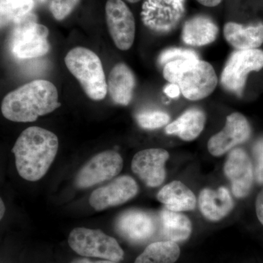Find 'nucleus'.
Masks as SVG:
<instances>
[{
    "mask_svg": "<svg viewBox=\"0 0 263 263\" xmlns=\"http://www.w3.org/2000/svg\"><path fill=\"white\" fill-rule=\"evenodd\" d=\"M186 0H145L141 19L151 30L160 34L177 27L185 14Z\"/></svg>",
    "mask_w": 263,
    "mask_h": 263,
    "instance_id": "8",
    "label": "nucleus"
},
{
    "mask_svg": "<svg viewBox=\"0 0 263 263\" xmlns=\"http://www.w3.org/2000/svg\"><path fill=\"white\" fill-rule=\"evenodd\" d=\"M126 1L128 2L129 3H138V2L141 1V0H126Z\"/></svg>",
    "mask_w": 263,
    "mask_h": 263,
    "instance_id": "34",
    "label": "nucleus"
},
{
    "mask_svg": "<svg viewBox=\"0 0 263 263\" xmlns=\"http://www.w3.org/2000/svg\"><path fill=\"white\" fill-rule=\"evenodd\" d=\"M199 59L198 55L192 50L181 49V48H169L161 53L159 57L160 65H165L169 62L176 60H190Z\"/></svg>",
    "mask_w": 263,
    "mask_h": 263,
    "instance_id": "27",
    "label": "nucleus"
},
{
    "mask_svg": "<svg viewBox=\"0 0 263 263\" xmlns=\"http://www.w3.org/2000/svg\"><path fill=\"white\" fill-rule=\"evenodd\" d=\"M263 68V51L260 49L235 51L227 62L221 76L224 89L240 96L251 72Z\"/></svg>",
    "mask_w": 263,
    "mask_h": 263,
    "instance_id": "7",
    "label": "nucleus"
},
{
    "mask_svg": "<svg viewBox=\"0 0 263 263\" xmlns=\"http://www.w3.org/2000/svg\"><path fill=\"white\" fill-rule=\"evenodd\" d=\"M48 34L47 27L37 23L35 15L29 13L14 24L10 37L12 53L21 60L47 54L50 49Z\"/></svg>",
    "mask_w": 263,
    "mask_h": 263,
    "instance_id": "5",
    "label": "nucleus"
},
{
    "mask_svg": "<svg viewBox=\"0 0 263 263\" xmlns=\"http://www.w3.org/2000/svg\"><path fill=\"white\" fill-rule=\"evenodd\" d=\"M138 193L136 181L130 176L118 177L106 186L95 190L89 198L91 206L96 211L122 205Z\"/></svg>",
    "mask_w": 263,
    "mask_h": 263,
    "instance_id": "14",
    "label": "nucleus"
},
{
    "mask_svg": "<svg viewBox=\"0 0 263 263\" xmlns=\"http://www.w3.org/2000/svg\"><path fill=\"white\" fill-rule=\"evenodd\" d=\"M34 5V0H0L2 28L17 23L31 13Z\"/></svg>",
    "mask_w": 263,
    "mask_h": 263,
    "instance_id": "24",
    "label": "nucleus"
},
{
    "mask_svg": "<svg viewBox=\"0 0 263 263\" xmlns=\"http://www.w3.org/2000/svg\"><path fill=\"white\" fill-rule=\"evenodd\" d=\"M40 2H45V1H46V0H39Z\"/></svg>",
    "mask_w": 263,
    "mask_h": 263,
    "instance_id": "35",
    "label": "nucleus"
},
{
    "mask_svg": "<svg viewBox=\"0 0 263 263\" xmlns=\"http://www.w3.org/2000/svg\"><path fill=\"white\" fill-rule=\"evenodd\" d=\"M70 263H119L117 262H114L110 260H98V261H91L87 258H77L72 260Z\"/></svg>",
    "mask_w": 263,
    "mask_h": 263,
    "instance_id": "31",
    "label": "nucleus"
},
{
    "mask_svg": "<svg viewBox=\"0 0 263 263\" xmlns=\"http://www.w3.org/2000/svg\"><path fill=\"white\" fill-rule=\"evenodd\" d=\"M163 76L171 84H177L181 94L190 100L207 98L218 84L212 65L199 59L169 62L164 66Z\"/></svg>",
    "mask_w": 263,
    "mask_h": 263,
    "instance_id": "3",
    "label": "nucleus"
},
{
    "mask_svg": "<svg viewBox=\"0 0 263 263\" xmlns=\"http://www.w3.org/2000/svg\"><path fill=\"white\" fill-rule=\"evenodd\" d=\"M58 91L50 81L35 80L8 93L2 103V113L8 120L32 122L60 108Z\"/></svg>",
    "mask_w": 263,
    "mask_h": 263,
    "instance_id": "2",
    "label": "nucleus"
},
{
    "mask_svg": "<svg viewBox=\"0 0 263 263\" xmlns=\"http://www.w3.org/2000/svg\"><path fill=\"white\" fill-rule=\"evenodd\" d=\"M123 159L115 151H105L95 155L81 169L76 176L79 188L91 187L114 179L122 171Z\"/></svg>",
    "mask_w": 263,
    "mask_h": 263,
    "instance_id": "9",
    "label": "nucleus"
},
{
    "mask_svg": "<svg viewBox=\"0 0 263 263\" xmlns=\"http://www.w3.org/2000/svg\"><path fill=\"white\" fill-rule=\"evenodd\" d=\"M136 87L133 71L124 63L114 66L108 77V91L112 100L119 105L130 103Z\"/></svg>",
    "mask_w": 263,
    "mask_h": 263,
    "instance_id": "18",
    "label": "nucleus"
},
{
    "mask_svg": "<svg viewBox=\"0 0 263 263\" xmlns=\"http://www.w3.org/2000/svg\"><path fill=\"white\" fill-rule=\"evenodd\" d=\"M157 200L173 212H188L196 207V197L186 185L174 181L165 185L157 195Z\"/></svg>",
    "mask_w": 263,
    "mask_h": 263,
    "instance_id": "19",
    "label": "nucleus"
},
{
    "mask_svg": "<svg viewBox=\"0 0 263 263\" xmlns=\"http://www.w3.org/2000/svg\"><path fill=\"white\" fill-rule=\"evenodd\" d=\"M68 243L74 252L83 257L117 262L124 259V250L117 240L100 230L76 228L69 235Z\"/></svg>",
    "mask_w": 263,
    "mask_h": 263,
    "instance_id": "6",
    "label": "nucleus"
},
{
    "mask_svg": "<svg viewBox=\"0 0 263 263\" xmlns=\"http://www.w3.org/2000/svg\"><path fill=\"white\" fill-rule=\"evenodd\" d=\"M160 218L162 233L167 240L178 243L190 238L193 226L187 216L165 208L161 212Z\"/></svg>",
    "mask_w": 263,
    "mask_h": 263,
    "instance_id": "22",
    "label": "nucleus"
},
{
    "mask_svg": "<svg viewBox=\"0 0 263 263\" xmlns=\"http://www.w3.org/2000/svg\"><path fill=\"white\" fill-rule=\"evenodd\" d=\"M252 154L255 162L254 178L259 183H263V137L254 143Z\"/></svg>",
    "mask_w": 263,
    "mask_h": 263,
    "instance_id": "28",
    "label": "nucleus"
},
{
    "mask_svg": "<svg viewBox=\"0 0 263 263\" xmlns=\"http://www.w3.org/2000/svg\"><path fill=\"white\" fill-rule=\"evenodd\" d=\"M181 254L177 243L164 240L151 243L138 257L134 263H175Z\"/></svg>",
    "mask_w": 263,
    "mask_h": 263,
    "instance_id": "23",
    "label": "nucleus"
},
{
    "mask_svg": "<svg viewBox=\"0 0 263 263\" xmlns=\"http://www.w3.org/2000/svg\"><path fill=\"white\" fill-rule=\"evenodd\" d=\"M58 148V138L51 131L31 127L22 132L12 149L21 177L29 181L42 179L53 163Z\"/></svg>",
    "mask_w": 263,
    "mask_h": 263,
    "instance_id": "1",
    "label": "nucleus"
},
{
    "mask_svg": "<svg viewBox=\"0 0 263 263\" xmlns=\"http://www.w3.org/2000/svg\"><path fill=\"white\" fill-rule=\"evenodd\" d=\"M119 234L131 243H143L150 239L157 230L155 217L141 210H129L122 213L116 223Z\"/></svg>",
    "mask_w": 263,
    "mask_h": 263,
    "instance_id": "15",
    "label": "nucleus"
},
{
    "mask_svg": "<svg viewBox=\"0 0 263 263\" xmlns=\"http://www.w3.org/2000/svg\"><path fill=\"white\" fill-rule=\"evenodd\" d=\"M136 119L140 127L143 129H155L166 125L170 122L171 117L165 112L155 110L138 114Z\"/></svg>",
    "mask_w": 263,
    "mask_h": 263,
    "instance_id": "25",
    "label": "nucleus"
},
{
    "mask_svg": "<svg viewBox=\"0 0 263 263\" xmlns=\"http://www.w3.org/2000/svg\"><path fill=\"white\" fill-rule=\"evenodd\" d=\"M255 208L257 218L263 226V189L256 199Z\"/></svg>",
    "mask_w": 263,
    "mask_h": 263,
    "instance_id": "29",
    "label": "nucleus"
},
{
    "mask_svg": "<svg viewBox=\"0 0 263 263\" xmlns=\"http://www.w3.org/2000/svg\"><path fill=\"white\" fill-rule=\"evenodd\" d=\"M169 153L162 148H148L138 152L132 160V171L146 186L157 187L166 177L165 163Z\"/></svg>",
    "mask_w": 263,
    "mask_h": 263,
    "instance_id": "11",
    "label": "nucleus"
},
{
    "mask_svg": "<svg viewBox=\"0 0 263 263\" xmlns=\"http://www.w3.org/2000/svg\"><path fill=\"white\" fill-rule=\"evenodd\" d=\"M164 93L171 98H178L181 94L179 86L176 84H170L165 86L164 89Z\"/></svg>",
    "mask_w": 263,
    "mask_h": 263,
    "instance_id": "30",
    "label": "nucleus"
},
{
    "mask_svg": "<svg viewBox=\"0 0 263 263\" xmlns=\"http://www.w3.org/2000/svg\"><path fill=\"white\" fill-rule=\"evenodd\" d=\"M107 26L119 49L127 51L136 37V22L130 9L123 0H108L105 5Z\"/></svg>",
    "mask_w": 263,
    "mask_h": 263,
    "instance_id": "10",
    "label": "nucleus"
},
{
    "mask_svg": "<svg viewBox=\"0 0 263 263\" xmlns=\"http://www.w3.org/2000/svg\"><path fill=\"white\" fill-rule=\"evenodd\" d=\"M0 202H1V215H0V219H3V216L5 215V206L4 202H3V200H0Z\"/></svg>",
    "mask_w": 263,
    "mask_h": 263,
    "instance_id": "33",
    "label": "nucleus"
},
{
    "mask_svg": "<svg viewBox=\"0 0 263 263\" xmlns=\"http://www.w3.org/2000/svg\"><path fill=\"white\" fill-rule=\"evenodd\" d=\"M205 114L197 108L186 110L165 128L167 134L179 136L183 141H191L200 136L205 127Z\"/></svg>",
    "mask_w": 263,
    "mask_h": 263,
    "instance_id": "21",
    "label": "nucleus"
},
{
    "mask_svg": "<svg viewBox=\"0 0 263 263\" xmlns=\"http://www.w3.org/2000/svg\"><path fill=\"white\" fill-rule=\"evenodd\" d=\"M250 136V125L245 116L233 113L227 118L224 129L209 139L208 149L211 155L219 157L235 146L245 143Z\"/></svg>",
    "mask_w": 263,
    "mask_h": 263,
    "instance_id": "12",
    "label": "nucleus"
},
{
    "mask_svg": "<svg viewBox=\"0 0 263 263\" xmlns=\"http://www.w3.org/2000/svg\"><path fill=\"white\" fill-rule=\"evenodd\" d=\"M224 172L231 184L233 195L238 198L247 197L252 190L254 170L248 154L242 148H235L228 155Z\"/></svg>",
    "mask_w": 263,
    "mask_h": 263,
    "instance_id": "13",
    "label": "nucleus"
},
{
    "mask_svg": "<svg viewBox=\"0 0 263 263\" xmlns=\"http://www.w3.org/2000/svg\"><path fill=\"white\" fill-rule=\"evenodd\" d=\"M65 64L91 100L100 101L105 98L108 84L101 60L96 53L88 48L76 47L67 53Z\"/></svg>",
    "mask_w": 263,
    "mask_h": 263,
    "instance_id": "4",
    "label": "nucleus"
},
{
    "mask_svg": "<svg viewBox=\"0 0 263 263\" xmlns=\"http://www.w3.org/2000/svg\"><path fill=\"white\" fill-rule=\"evenodd\" d=\"M80 0H51L50 10L57 21L67 18L79 5Z\"/></svg>",
    "mask_w": 263,
    "mask_h": 263,
    "instance_id": "26",
    "label": "nucleus"
},
{
    "mask_svg": "<svg viewBox=\"0 0 263 263\" xmlns=\"http://www.w3.org/2000/svg\"><path fill=\"white\" fill-rule=\"evenodd\" d=\"M198 202L202 215L213 221L224 219L234 206L230 192L223 186L217 190L203 189L199 195Z\"/></svg>",
    "mask_w": 263,
    "mask_h": 263,
    "instance_id": "16",
    "label": "nucleus"
},
{
    "mask_svg": "<svg viewBox=\"0 0 263 263\" xmlns=\"http://www.w3.org/2000/svg\"><path fill=\"white\" fill-rule=\"evenodd\" d=\"M200 4L206 7H216L221 3L222 0H197Z\"/></svg>",
    "mask_w": 263,
    "mask_h": 263,
    "instance_id": "32",
    "label": "nucleus"
},
{
    "mask_svg": "<svg viewBox=\"0 0 263 263\" xmlns=\"http://www.w3.org/2000/svg\"><path fill=\"white\" fill-rule=\"evenodd\" d=\"M218 32L217 25L212 18L204 15H197L184 24L181 36L186 44L202 46L214 42Z\"/></svg>",
    "mask_w": 263,
    "mask_h": 263,
    "instance_id": "20",
    "label": "nucleus"
},
{
    "mask_svg": "<svg viewBox=\"0 0 263 263\" xmlns=\"http://www.w3.org/2000/svg\"><path fill=\"white\" fill-rule=\"evenodd\" d=\"M224 35L238 51L257 49L263 43V24L245 26L228 22L224 27Z\"/></svg>",
    "mask_w": 263,
    "mask_h": 263,
    "instance_id": "17",
    "label": "nucleus"
}]
</instances>
